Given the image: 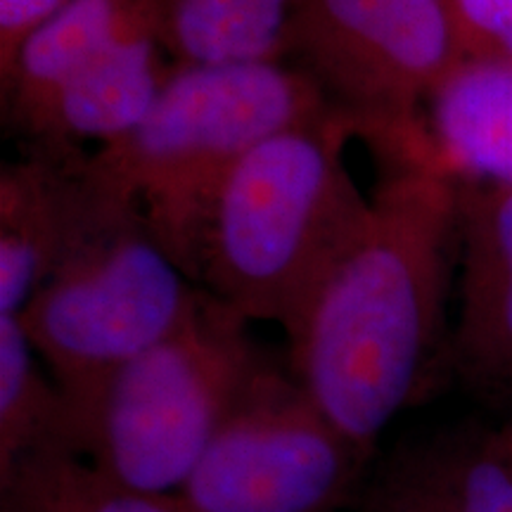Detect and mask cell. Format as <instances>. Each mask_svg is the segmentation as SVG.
Segmentation results:
<instances>
[{
    "instance_id": "1",
    "label": "cell",
    "mask_w": 512,
    "mask_h": 512,
    "mask_svg": "<svg viewBox=\"0 0 512 512\" xmlns=\"http://www.w3.org/2000/svg\"><path fill=\"white\" fill-rule=\"evenodd\" d=\"M460 188L432 166H387L366 228L287 339L294 380L373 458L382 432L448 377Z\"/></svg>"
},
{
    "instance_id": "2",
    "label": "cell",
    "mask_w": 512,
    "mask_h": 512,
    "mask_svg": "<svg viewBox=\"0 0 512 512\" xmlns=\"http://www.w3.org/2000/svg\"><path fill=\"white\" fill-rule=\"evenodd\" d=\"M349 114L280 131L256 145L211 202L197 245V283L247 323L290 339L320 285L370 219V197L349 174Z\"/></svg>"
},
{
    "instance_id": "3",
    "label": "cell",
    "mask_w": 512,
    "mask_h": 512,
    "mask_svg": "<svg viewBox=\"0 0 512 512\" xmlns=\"http://www.w3.org/2000/svg\"><path fill=\"white\" fill-rule=\"evenodd\" d=\"M332 110L318 83L285 60L176 64L147 117L88 152V169L140 211L197 283L204 219L235 166L275 133Z\"/></svg>"
},
{
    "instance_id": "4",
    "label": "cell",
    "mask_w": 512,
    "mask_h": 512,
    "mask_svg": "<svg viewBox=\"0 0 512 512\" xmlns=\"http://www.w3.org/2000/svg\"><path fill=\"white\" fill-rule=\"evenodd\" d=\"M204 299L207 290L176 264L140 211L105 190L91 223L17 318L81 434L110 377L185 328Z\"/></svg>"
},
{
    "instance_id": "5",
    "label": "cell",
    "mask_w": 512,
    "mask_h": 512,
    "mask_svg": "<svg viewBox=\"0 0 512 512\" xmlns=\"http://www.w3.org/2000/svg\"><path fill=\"white\" fill-rule=\"evenodd\" d=\"M268 363L247 320L207 292L185 328L100 389L81 425L83 458L133 489L176 496Z\"/></svg>"
},
{
    "instance_id": "6",
    "label": "cell",
    "mask_w": 512,
    "mask_h": 512,
    "mask_svg": "<svg viewBox=\"0 0 512 512\" xmlns=\"http://www.w3.org/2000/svg\"><path fill=\"white\" fill-rule=\"evenodd\" d=\"M285 62L356 121L384 164L430 166L425 107L460 64L448 0H299Z\"/></svg>"
},
{
    "instance_id": "7",
    "label": "cell",
    "mask_w": 512,
    "mask_h": 512,
    "mask_svg": "<svg viewBox=\"0 0 512 512\" xmlns=\"http://www.w3.org/2000/svg\"><path fill=\"white\" fill-rule=\"evenodd\" d=\"M370 463L271 361L176 498L183 512H344Z\"/></svg>"
},
{
    "instance_id": "8",
    "label": "cell",
    "mask_w": 512,
    "mask_h": 512,
    "mask_svg": "<svg viewBox=\"0 0 512 512\" xmlns=\"http://www.w3.org/2000/svg\"><path fill=\"white\" fill-rule=\"evenodd\" d=\"M456 299L448 377L503 415L512 403V185L463 181Z\"/></svg>"
},
{
    "instance_id": "9",
    "label": "cell",
    "mask_w": 512,
    "mask_h": 512,
    "mask_svg": "<svg viewBox=\"0 0 512 512\" xmlns=\"http://www.w3.org/2000/svg\"><path fill=\"white\" fill-rule=\"evenodd\" d=\"M105 200L81 147L27 145L0 169V316H19Z\"/></svg>"
},
{
    "instance_id": "10",
    "label": "cell",
    "mask_w": 512,
    "mask_h": 512,
    "mask_svg": "<svg viewBox=\"0 0 512 512\" xmlns=\"http://www.w3.org/2000/svg\"><path fill=\"white\" fill-rule=\"evenodd\" d=\"M354 512H512V430L463 420L373 458Z\"/></svg>"
},
{
    "instance_id": "11",
    "label": "cell",
    "mask_w": 512,
    "mask_h": 512,
    "mask_svg": "<svg viewBox=\"0 0 512 512\" xmlns=\"http://www.w3.org/2000/svg\"><path fill=\"white\" fill-rule=\"evenodd\" d=\"M157 34L147 0H69L0 72L3 124L17 133L76 76L131 38Z\"/></svg>"
},
{
    "instance_id": "12",
    "label": "cell",
    "mask_w": 512,
    "mask_h": 512,
    "mask_svg": "<svg viewBox=\"0 0 512 512\" xmlns=\"http://www.w3.org/2000/svg\"><path fill=\"white\" fill-rule=\"evenodd\" d=\"M174 67L157 34L131 38L69 81L15 136L24 145H110L147 117Z\"/></svg>"
},
{
    "instance_id": "13",
    "label": "cell",
    "mask_w": 512,
    "mask_h": 512,
    "mask_svg": "<svg viewBox=\"0 0 512 512\" xmlns=\"http://www.w3.org/2000/svg\"><path fill=\"white\" fill-rule=\"evenodd\" d=\"M430 166L512 185V64L460 62L425 107Z\"/></svg>"
},
{
    "instance_id": "14",
    "label": "cell",
    "mask_w": 512,
    "mask_h": 512,
    "mask_svg": "<svg viewBox=\"0 0 512 512\" xmlns=\"http://www.w3.org/2000/svg\"><path fill=\"white\" fill-rule=\"evenodd\" d=\"M174 64L285 60L299 0H147Z\"/></svg>"
},
{
    "instance_id": "15",
    "label": "cell",
    "mask_w": 512,
    "mask_h": 512,
    "mask_svg": "<svg viewBox=\"0 0 512 512\" xmlns=\"http://www.w3.org/2000/svg\"><path fill=\"white\" fill-rule=\"evenodd\" d=\"M36 453L81 456L79 422L19 318L0 316V472Z\"/></svg>"
},
{
    "instance_id": "16",
    "label": "cell",
    "mask_w": 512,
    "mask_h": 512,
    "mask_svg": "<svg viewBox=\"0 0 512 512\" xmlns=\"http://www.w3.org/2000/svg\"><path fill=\"white\" fill-rule=\"evenodd\" d=\"M0 512H183L176 496L112 479L74 453H36L0 472Z\"/></svg>"
},
{
    "instance_id": "17",
    "label": "cell",
    "mask_w": 512,
    "mask_h": 512,
    "mask_svg": "<svg viewBox=\"0 0 512 512\" xmlns=\"http://www.w3.org/2000/svg\"><path fill=\"white\" fill-rule=\"evenodd\" d=\"M460 62L512 64V0H448Z\"/></svg>"
},
{
    "instance_id": "18",
    "label": "cell",
    "mask_w": 512,
    "mask_h": 512,
    "mask_svg": "<svg viewBox=\"0 0 512 512\" xmlns=\"http://www.w3.org/2000/svg\"><path fill=\"white\" fill-rule=\"evenodd\" d=\"M69 0H0V72L12 62L19 46Z\"/></svg>"
},
{
    "instance_id": "19",
    "label": "cell",
    "mask_w": 512,
    "mask_h": 512,
    "mask_svg": "<svg viewBox=\"0 0 512 512\" xmlns=\"http://www.w3.org/2000/svg\"><path fill=\"white\" fill-rule=\"evenodd\" d=\"M501 420H503L505 425H508L510 430H512V403H510V408H508V411H505V413L501 415Z\"/></svg>"
}]
</instances>
